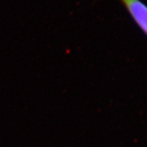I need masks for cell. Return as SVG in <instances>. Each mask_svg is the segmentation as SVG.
Returning <instances> with one entry per match:
<instances>
[{
    "instance_id": "obj_1",
    "label": "cell",
    "mask_w": 147,
    "mask_h": 147,
    "mask_svg": "<svg viewBox=\"0 0 147 147\" xmlns=\"http://www.w3.org/2000/svg\"><path fill=\"white\" fill-rule=\"evenodd\" d=\"M142 31L147 35V5L141 0H119Z\"/></svg>"
}]
</instances>
